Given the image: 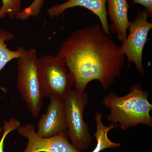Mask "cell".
<instances>
[{"mask_svg": "<svg viewBox=\"0 0 152 152\" xmlns=\"http://www.w3.org/2000/svg\"><path fill=\"white\" fill-rule=\"evenodd\" d=\"M57 56L62 57L75 90L86 91L88 84L97 80L104 89L121 75L125 56L98 24L76 30L63 42Z\"/></svg>", "mask_w": 152, "mask_h": 152, "instance_id": "6da1fadb", "label": "cell"}, {"mask_svg": "<svg viewBox=\"0 0 152 152\" xmlns=\"http://www.w3.org/2000/svg\"><path fill=\"white\" fill-rule=\"evenodd\" d=\"M140 83L133 85L129 92L123 96L113 92L108 94L102 100L104 107L110 110L107 119L124 131L139 124L152 127V104Z\"/></svg>", "mask_w": 152, "mask_h": 152, "instance_id": "7a4b0ae2", "label": "cell"}, {"mask_svg": "<svg viewBox=\"0 0 152 152\" xmlns=\"http://www.w3.org/2000/svg\"><path fill=\"white\" fill-rule=\"evenodd\" d=\"M37 50H25L18 61L17 86L30 113L34 117L39 115L43 105V95Z\"/></svg>", "mask_w": 152, "mask_h": 152, "instance_id": "3957f363", "label": "cell"}, {"mask_svg": "<svg viewBox=\"0 0 152 152\" xmlns=\"http://www.w3.org/2000/svg\"><path fill=\"white\" fill-rule=\"evenodd\" d=\"M67 130L71 143L82 151L88 149L91 142L88 125L84 120V112L88 104L86 92H79L72 88L64 100Z\"/></svg>", "mask_w": 152, "mask_h": 152, "instance_id": "277c9868", "label": "cell"}, {"mask_svg": "<svg viewBox=\"0 0 152 152\" xmlns=\"http://www.w3.org/2000/svg\"><path fill=\"white\" fill-rule=\"evenodd\" d=\"M38 65L44 97L64 99L74 86L64 59L45 55L39 58Z\"/></svg>", "mask_w": 152, "mask_h": 152, "instance_id": "5b68a950", "label": "cell"}, {"mask_svg": "<svg viewBox=\"0 0 152 152\" xmlns=\"http://www.w3.org/2000/svg\"><path fill=\"white\" fill-rule=\"evenodd\" d=\"M145 11L139 12L134 20L131 23L129 32L121 46L129 65L134 63L136 69L142 75L144 74L142 63L143 51L148 41L149 32L152 28V23L148 20Z\"/></svg>", "mask_w": 152, "mask_h": 152, "instance_id": "8992f818", "label": "cell"}, {"mask_svg": "<svg viewBox=\"0 0 152 152\" xmlns=\"http://www.w3.org/2000/svg\"><path fill=\"white\" fill-rule=\"evenodd\" d=\"M18 130L28 139L27 145L23 152H82L69 142L66 133L43 137L37 134L35 128L30 124L21 126Z\"/></svg>", "mask_w": 152, "mask_h": 152, "instance_id": "52a82bcc", "label": "cell"}, {"mask_svg": "<svg viewBox=\"0 0 152 152\" xmlns=\"http://www.w3.org/2000/svg\"><path fill=\"white\" fill-rule=\"evenodd\" d=\"M46 112L39 120L37 134L43 137H49L62 133H66L64 100L51 97Z\"/></svg>", "mask_w": 152, "mask_h": 152, "instance_id": "ba28073f", "label": "cell"}, {"mask_svg": "<svg viewBox=\"0 0 152 152\" xmlns=\"http://www.w3.org/2000/svg\"><path fill=\"white\" fill-rule=\"evenodd\" d=\"M107 0H68L65 2L49 8L48 14L50 18H56L68 9L77 7L85 8L99 18L103 31L106 34L111 36L107 20Z\"/></svg>", "mask_w": 152, "mask_h": 152, "instance_id": "9c48e42d", "label": "cell"}, {"mask_svg": "<svg viewBox=\"0 0 152 152\" xmlns=\"http://www.w3.org/2000/svg\"><path fill=\"white\" fill-rule=\"evenodd\" d=\"M107 15L112 22L109 29L116 34L120 41L124 40L127 36V31L131 24L128 18L129 6L127 0H108Z\"/></svg>", "mask_w": 152, "mask_h": 152, "instance_id": "30bf717a", "label": "cell"}, {"mask_svg": "<svg viewBox=\"0 0 152 152\" xmlns=\"http://www.w3.org/2000/svg\"><path fill=\"white\" fill-rule=\"evenodd\" d=\"M103 115L100 112H97L94 116L96 124V132L94 137L96 140V147L91 152H101L107 148H120L121 145L119 143L111 141L108 137L109 132L118 127V125L112 124L109 126H105L102 121Z\"/></svg>", "mask_w": 152, "mask_h": 152, "instance_id": "8fae6325", "label": "cell"}, {"mask_svg": "<svg viewBox=\"0 0 152 152\" xmlns=\"http://www.w3.org/2000/svg\"><path fill=\"white\" fill-rule=\"evenodd\" d=\"M14 37L12 33L0 26V72L12 60L18 58L26 50L23 47H20L16 50H12L7 47L6 41L10 40ZM0 90L4 92L7 91L3 87H0Z\"/></svg>", "mask_w": 152, "mask_h": 152, "instance_id": "7c38bea8", "label": "cell"}, {"mask_svg": "<svg viewBox=\"0 0 152 152\" xmlns=\"http://www.w3.org/2000/svg\"><path fill=\"white\" fill-rule=\"evenodd\" d=\"M2 3L0 8V20L7 15L10 19H15L22 11L21 0H2Z\"/></svg>", "mask_w": 152, "mask_h": 152, "instance_id": "4fadbf2b", "label": "cell"}, {"mask_svg": "<svg viewBox=\"0 0 152 152\" xmlns=\"http://www.w3.org/2000/svg\"><path fill=\"white\" fill-rule=\"evenodd\" d=\"M45 0H34L27 7L22 10L15 19L26 20L30 17L36 18L40 13Z\"/></svg>", "mask_w": 152, "mask_h": 152, "instance_id": "5bb4252c", "label": "cell"}, {"mask_svg": "<svg viewBox=\"0 0 152 152\" xmlns=\"http://www.w3.org/2000/svg\"><path fill=\"white\" fill-rule=\"evenodd\" d=\"M21 126L20 121L15 118H12L9 121L4 122L3 130H4L2 136L0 140V152H4V143L6 137L9 133L12 131L16 130Z\"/></svg>", "mask_w": 152, "mask_h": 152, "instance_id": "9a60e30c", "label": "cell"}, {"mask_svg": "<svg viewBox=\"0 0 152 152\" xmlns=\"http://www.w3.org/2000/svg\"><path fill=\"white\" fill-rule=\"evenodd\" d=\"M134 4L141 5L145 8L148 18H152V0H132Z\"/></svg>", "mask_w": 152, "mask_h": 152, "instance_id": "2e32d148", "label": "cell"}, {"mask_svg": "<svg viewBox=\"0 0 152 152\" xmlns=\"http://www.w3.org/2000/svg\"><path fill=\"white\" fill-rule=\"evenodd\" d=\"M3 131V128L1 127V126H0V132H2Z\"/></svg>", "mask_w": 152, "mask_h": 152, "instance_id": "e0dca14e", "label": "cell"}]
</instances>
